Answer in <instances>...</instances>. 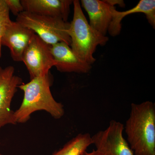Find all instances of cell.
<instances>
[{
  "mask_svg": "<svg viewBox=\"0 0 155 155\" xmlns=\"http://www.w3.org/2000/svg\"><path fill=\"white\" fill-rule=\"evenodd\" d=\"M51 85L49 74L35 78L28 83H23L18 86L23 91L24 97L20 107L14 112L16 123H26L31 114L37 111H46L56 119L64 116V105L54 99L50 89Z\"/></svg>",
  "mask_w": 155,
  "mask_h": 155,
  "instance_id": "6da1fadb",
  "label": "cell"
},
{
  "mask_svg": "<svg viewBox=\"0 0 155 155\" xmlns=\"http://www.w3.org/2000/svg\"><path fill=\"white\" fill-rule=\"evenodd\" d=\"M124 130L134 155H155L154 103L147 101L131 104Z\"/></svg>",
  "mask_w": 155,
  "mask_h": 155,
  "instance_id": "7a4b0ae2",
  "label": "cell"
},
{
  "mask_svg": "<svg viewBox=\"0 0 155 155\" xmlns=\"http://www.w3.org/2000/svg\"><path fill=\"white\" fill-rule=\"evenodd\" d=\"M74 14L68 34L71 38V49L78 58L91 65L96 61L93 54L98 46L105 45L107 37L92 28L87 22L78 0L73 1Z\"/></svg>",
  "mask_w": 155,
  "mask_h": 155,
  "instance_id": "3957f363",
  "label": "cell"
},
{
  "mask_svg": "<svg viewBox=\"0 0 155 155\" xmlns=\"http://www.w3.org/2000/svg\"><path fill=\"white\" fill-rule=\"evenodd\" d=\"M16 22L33 31L41 39L50 46L59 42L70 46L68 34L70 23L60 18L42 16L24 11L17 17Z\"/></svg>",
  "mask_w": 155,
  "mask_h": 155,
  "instance_id": "277c9868",
  "label": "cell"
},
{
  "mask_svg": "<svg viewBox=\"0 0 155 155\" xmlns=\"http://www.w3.org/2000/svg\"><path fill=\"white\" fill-rule=\"evenodd\" d=\"M22 62L28 69L30 79L49 75L55 62L51 51V46L35 34L25 49Z\"/></svg>",
  "mask_w": 155,
  "mask_h": 155,
  "instance_id": "5b68a950",
  "label": "cell"
},
{
  "mask_svg": "<svg viewBox=\"0 0 155 155\" xmlns=\"http://www.w3.org/2000/svg\"><path fill=\"white\" fill-rule=\"evenodd\" d=\"M124 125L111 120L105 130H100L91 137L92 144L105 155H134L123 135Z\"/></svg>",
  "mask_w": 155,
  "mask_h": 155,
  "instance_id": "8992f818",
  "label": "cell"
},
{
  "mask_svg": "<svg viewBox=\"0 0 155 155\" xmlns=\"http://www.w3.org/2000/svg\"><path fill=\"white\" fill-rule=\"evenodd\" d=\"M14 72L13 66L5 68L0 67V129L8 124H17L11 104L18 86L23 82L22 78L15 75Z\"/></svg>",
  "mask_w": 155,
  "mask_h": 155,
  "instance_id": "52a82bcc",
  "label": "cell"
},
{
  "mask_svg": "<svg viewBox=\"0 0 155 155\" xmlns=\"http://www.w3.org/2000/svg\"><path fill=\"white\" fill-rule=\"evenodd\" d=\"M35 34L31 29L19 22L12 21L3 33L1 45L2 46H5L9 48L11 58L14 61L20 62Z\"/></svg>",
  "mask_w": 155,
  "mask_h": 155,
  "instance_id": "ba28073f",
  "label": "cell"
},
{
  "mask_svg": "<svg viewBox=\"0 0 155 155\" xmlns=\"http://www.w3.org/2000/svg\"><path fill=\"white\" fill-rule=\"evenodd\" d=\"M51 51L54 67L60 72L86 73L91 69V65L78 58L66 43L59 42L51 46Z\"/></svg>",
  "mask_w": 155,
  "mask_h": 155,
  "instance_id": "9c48e42d",
  "label": "cell"
},
{
  "mask_svg": "<svg viewBox=\"0 0 155 155\" xmlns=\"http://www.w3.org/2000/svg\"><path fill=\"white\" fill-rule=\"evenodd\" d=\"M24 11L32 14L60 18L67 22L71 0H22Z\"/></svg>",
  "mask_w": 155,
  "mask_h": 155,
  "instance_id": "30bf717a",
  "label": "cell"
},
{
  "mask_svg": "<svg viewBox=\"0 0 155 155\" xmlns=\"http://www.w3.org/2000/svg\"><path fill=\"white\" fill-rule=\"evenodd\" d=\"M81 6L89 17V25L97 32L106 36L112 18L111 6L106 1L81 0Z\"/></svg>",
  "mask_w": 155,
  "mask_h": 155,
  "instance_id": "8fae6325",
  "label": "cell"
},
{
  "mask_svg": "<svg viewBox=\"0 0 155 155\" xmlns=\"http://www.w3.org/2000/svg\"><path fill=\"white\" fill-rule=\"evenodd\" d=\"M143 13L150 24L155 28V0H141L138 4L130 10L125 11H117L115 7L112 9V18L108 28V32L111 36L119 35L122 29L121 22L127 15L135 13Z\"/></svg>",
  "mask_w": 155,
  "mask_h": 155,
  "instance_id": "7c38bea8",
  "label": "cell"
},
{
  "mask_svg": "<svg viewBox=\"0 0 155 155\" xmlns=\"http://www.w3.org/2000/svg\"><path fill=\"white\" fill-rule=\"evenodd\" d=\"M91 144L92 140L89 134H79L52 155H81Z\"/></svg>",
  "mask_w": 155,
  "mask_h": 155,
  "instance_id": "4fadbf2b",
  "label": "cell"
},
{
  "mask_svg": "<svg viewBox=\"0 0 155 155\" xmlns=\"http://www.w3.org/2000/svg\"><path fill=\"white\" fill-rule=\"evenodd\" d=\"M10 19V11L5 0H0V58L2 56L1 39L6 28L12 22Z\"/></svg>",
  "mask_w": 155,
  "mask_h": 155,
  "instance_id": "5bb4252c",
  "label": "cell"
},
{
  "mask_svg": "<svg viewBox=\"0 0 155 155\" xmlns=\"http://www.w3.org/2000/svg\"><path fill=\"white\" fill-rule=\"evenodd\" d=\"M9 11H11L14 16L17 17L24 11L23 6L19 0H5Z\"/></svg>",
  "mask_w": 155,
  "mask_h": 155,
  "instance_id": "9a60e30c",
  "label": "cell"
},
{
  "mask_svg": "<svg viewBox=\"0 0 155 155\" xmlns=\"http://www.w3.org/2000/svg\"><path fill=\"white\" fill-rule=\"evenodd\" d=\"M107 3L110 4L111 6H114L116 5V4H118L119 6L121 7H125V5L124 4V2L123 1H120V0H108V1H106Z\"/></svg>",
  "mask_w": 155,
  "mask_h": 155,
  "instance_id": "2e32d148",
  "label": "cell"
},
{
  "mask_svg": "<svg viewBox=\"0 0 155 155\" xmlns=\"http://www.w3.org/2000/svg\"><path fill=\"white\" fill-rule=\"evenodd\" d=\"M81 155H105L103 153L97 150H93L91 152H84Z\"/></svg>",
  "mask_w": 155,
  "mask_h": 155,
  "instance_id": "e0dca14e",
  "label": "cell"
},
{
  "mask_svg": "<svg viewBox=\"0 0 155 155\" xmlns=\"http://www.w3.org/2000/svg\"><path fill=\"white\" fill-rule=\"evenodd\" d=\"M0 155H3V154H2L0 153Z\"/></svg>",
  "mask_w": 155,
  "mask_h": 155,
  "instance_id": "ac0fdd59",
  "label": "cell"
}]
</instances>
